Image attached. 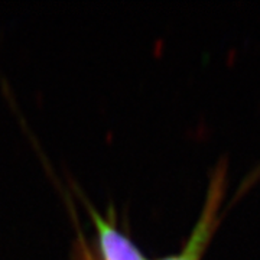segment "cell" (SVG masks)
<instances>
[{
  "mask_svg": "<svg viewBox=\"0 0 260 260\" xmlns=\"http://www.w3.org/2000/svg\"><path fill=\"white\" fill-rule=\"evenodd\" d=\"M224 172H215L213 182L210 185V191L207 195V201L200 220L195 224L194 230L191 233L184 249L178 254L167 256L159 260H201L204 254L205 247L210 243L217 224L220 221L218 208L221 205L224 194Z\"/></svg>",
  "mask_w": 260,
  "mask_h": 260,
  "instance_id": "6da1fadb",
  "label": "cell"
},
{
  "mask_svg": "<svg viewBox=\"0 0 260 260\" xmlns=\"http://www.w3.org/2000/svg\"><path fill=\"white\" fill-rule=\"evenodd\" d=\"M99 243V260H148L139 247L120 232L113 218L103 217L94 207H88Z\"/></svg>",
  "mask_w": 260,
  "mask_h": 260,
  "instance_id": "7a4b0ae2",
  "label": "cell"
}]
</instances>
